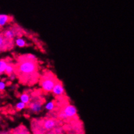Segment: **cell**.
<instances>
[{
	"label": "cell",
	"mask_w": 134,
	"mask_h": 134,
	"mask_svg": "<svg viewBox=\"0 0 134 134\" xmlns=\"http://www.w3.org/2000/svg\"><path fill=\"white\" fill-rule=\"evenodd\" d=\"M38 68L37 61L29 60L22 55L18 58L15 73L24 82L29 84L30 82L38 79Z\"/></svg>",
	"instance_id": "cell-1"
},
{
	"label": "cell",
	"mask_w": 134,
	"mask_h": 134,
	"mask_svg": "<svg viewBox=\"0 0 134 134\" xmlns=\"http://www.w3.org/2000/svg\"><path fill=\"white\" fill-rule=\"evenodd\" d=\"M59 79L52 72L46 71L40 76L39 84L44 92L50 93L52 91L54 86L58 81Z\"/></svg>",
	"instance_id": "cell-2"
},
{
	"label": "cell",
	"mask_w": 134,
	"mask_h": 134,
	"mask_svg": "<svg viewBox=\"0 0 134 134\" xmlns=\"http://www.w3.org/2000/svg\"><path fill=\"white\" fill-rule=\"evenodd\" d=\"M59 121L54 118L44 119L41 121L40 125L42 130L45 131H51L55 129L58 126Z\"/></svg>",
	"instance_id": "cell-3"
},
{
	"label": "cell",
	"mask_w": 134,
	"mask_h": 134,
	"mask_svg": "<svg viewBox=\"0 0 134 134\" xmlns=\"http://www.w3.org/2000/svg\"><path fill=\"white\" fill-rule=\"evenodd\" d=\"M28 108L30 111L33 113H39L42 111L43 102L41 101L40 98H36L35 100H31L29 104Z\"/></svg>",
	"instance_id": "cell-4"
},
{
	"label": "cell",
	"mask_w": 134,
	"mask_h": 134,
	"mask_svg": "<svg viewBox=\"0 0 134 134\" xmlns=\"http://www.w3.org/2000/svg\"><path fill=\"white\" fill-rule=\"evenodd\" d=\"M19 33H20V31H18V29L16 27H11V28L5 29L2 34L7 40L10 42H14V39L19 36Z\"/></svg>",
	"instance_id": "cell-5"
},
{
	"label": "cell",
	"mask_w": 134,
	"mask_h": 134,
	"mask_svg": "<svg viewBox=\"0 0 134 134\" xmlns=\"http://www.w3.org/2000/svg\"><path fill=\"white\" fill-rule=\"evenodd\" d=\"M14 46V42H10L4 37L2 33H0V53L11 49Z\"/></svg>",
	"instance_id": "cell-6"
},
{
	"label": "cell",
	"mask_w": 134,
	"mask_h": 134,
	"mask_svg": "<svg viewBox=\"0 0 134 134\" xmlns=\"http://www.w3.org/2000/svg\"><path fill=\"white\" fill-rule=\"evenodd\" d=\"M62 110L63 111L64 113L66 114V117H68V119H70L76 118V117H77V108H76L74 105L67 104L66 106H65V107L63 108Z\"/></svg>",
	"instance_id": "cell-7"
},
{
	"label": "cell",
	"mask_w": 134,
	"mask_h": 134,
	"mask_svg": "<svg viewBox=\"0 0 134 134\" xmlns=\"http://www.w3.org/2000/svg\"><path fill=\"white\" fill-rule=\"evenodd\" d=\"M51 93L56 97H61L64 95V94H65V87H64L62 82L60 81L59 80L57 82V83H56L54 88H53Z\"/></svg>",
	"instance_id": "cell-8"
},
{
	"label": "cell",
	"mask_w": 134,
	"mask_h": 134,
	"mask_svg": "<svg viewBox=\"0 0 134 134\" xmlns=\"http://www.w3.org/2000/svg\"><path fill=\"white\" fill-rule=\"evenodd\" d=\"M13 18L9 15L0 14V28H2L9 23L11 22Z\"/></svg>",
	"instance_id": "cell-9"
},
{
	"label": "cell",
	"mask_w": 134,
	"mask_h": 134,
	"mask_svg": "<svg viewBox=\"0 0 134 134\" xmlns=\"http://www.w3.org/2000/svg\"><path fill=\"white\" fill-rule=\"evenodd\" d=\"M15 71H16V64H14L12 62L9 61L7 65L5 74L7 75L8 76H9L10 75L15 73Z\"/></svg>",
	"instance_id": "cell-10"
},
{
	"label": "cell",
	"mask_w": 134,
	"mask_h": 134,
	"mask_svg": "<svg viewBox=\"0 0 134 134\" xmlns=\"http://www.w3.org/2000/svg\"><path fill=\"white\" fill-rule=\"evenodd\" d=\"M9 61H10L9 60L5 59V58H3V59H0V75L5 73L7 65Z\"/></svg>",
	"instance_id": "cell-11"
},
{
	"label": "cell",
	"mask_w": 134,
	"mask_h": 134,
	"mask_svg": "<svg viewBox=\"0 0 134 134\" xmlns=\"http://www.w3.org/2000/svg\"><path fill=\"white\" fill-rule=\"evenodd\" d=\"M12 134H31L25 126H19L13 131Z\"/></svg>",
	"instance_id": "cell-12"
},
{
	"label": "cell",
	"mask_w": 134,
	"mask_h": 134,
	"mask_svg": "<svg viewBox=\"0 0 134 134\" xmlns=\"http://www.w3.org/2000/svg\"><path fill=\"white\" fill-rule=\"evenodd\" d=\"M20 99L21 100V102H24L26 104H29V102H31V95H29L27 93H23L22 94H21L20 97Z\"/></svg>",
	"instance_id": "cell-13"
},
{
	"label": "cell",
	"mask_w": 134,
	"mask_h": 134,
	"mask_svg": "<svg viewBox=\"0 0 134 134\" xmlns=\"http://www.w3.org/2000/svg\"><path fill=\"white\" fill-rule=\"evenodd\" d=\"M14 44L19 47H24L26 46L27 43L24 38L21 37H17L14 40Z\"/></svg>",
	"instance_id": "cell-14"
},
{
	"label": "cell",
	"mask_w": 134,
	"mask_h": 134,
	"mask_svg": "<svg viewBox=\"0 0 134 134\" xmlns=\"http://www.w3.org/2000/svg\"><path fill=\"white\" fill-rule=\"evenodd\" d=\"M56 106V104H55V101L52 100L51 102H49L45 105V109L46 110H48V111H52L54 110Z\"/></svg>",
	"instance_id": "cell-15"
},
{
	"label": "cell",
	"mask_w": 134,
	"mask_h": 134,
	"mask_svg": "<svg viewBox=\"0 0 134 134\" xmlns=\"http://www.w3.org/2000/svg\"><path fill=\"white\" fill-rule=\"evenodd\" d=\"M27 107V104L23 102H20L16 104V109L17 111H21Z\"/></svg>",
	"instance_id": "cell-16"
},
{
	"label": "cell",
	"mask_w": 134,
	"mask_h": 134,
	"mask_svg": "<svg viewBox=\"0 0 134 134\" xmlns=\"http://www.w3.org/2000/svg\"><path fill=\"white\" fill-rule=\"evenodd\" d=\"M25 58L29 60H33V61H37V58L36 57V56L32 54H27L24 55Z\"/></svg>",
	"instance_id": "cell-17"
},
{
	"label": "cell",
	"mask_w": 134,
	"mask_h": 134,
	"mask_svg": "<svg viewBox=\"0 0 134 134\" xmlns=\"http://www.w3.org/2000/svg\"><path fill=\"white\" fill-rule=\"evenodd\" d=\"M7 84L3 80H0V91H3L6 88Z\"/></svg>",
	"instance_id": "cell-18"
},
{
	"label": "cell",
	"mask_w": 134,
	"mask_h": 134,
	"mask_svg": "<svg viewBox=\"0 0 134 134\" xmlns=\"http://www.w3.org/2000/svg\"><path fill=\"white\" fill-rule=\"evenodd\" d=\"M0 134H9L8 133H6V132H1Z\"/></svg>",
	"instance_id": "cell-19"
}]
</instances>
